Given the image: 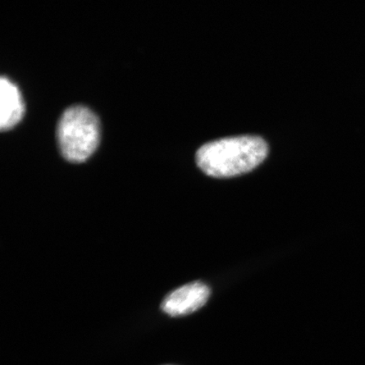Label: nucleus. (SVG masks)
<instances>
[{
	"label": "nucleus",
	"mask_w": 365,
	"mask_h": 365,
	"mask_svg": "<svg viewBox=\"0 0 365 365\" xmlns=\"http://www.w3.org/2000/svg\"><path fill=\"white\" fill-rule=\"evenodd\" d=\"M268 154L262 137H228L202 145L196 153V163L205 175L231 178L252 171Z\"/></svg>",
	"instance_id": "nucleus-1"
},
{
	"label": "nucleus",
	"mask_w": 365,
	"mask_h": 365,
	"mask_svg": "<svg viewBox=\"0 0 365 365\" xmlns=\"http://www.w3.org/2000/svg\"><path fill=\"white\" fill-rule=\"evenodd\" d=\"M25 106L16 85L2 76L0 80V128L2 130L11 129L24 115Z\"/></svg>",
	"instance_id": "nucleus-4"
},
{
	"label": "nucleus",
	"mask_w": 365,
	"mask_h": 365,
	"mask_svg": "<svg viewBox=\"0 0 365 365\" xmlns=\"http://www.w3.org/2000/svg\"><path fill=\"white\" fill-rule=\"evenodd\" d=\"M210 294L211 291L207 285L195 282L172 292L164 299L161 307L168 316H186L204 307Z\"/></svg>",
	"instance_id": "nucleus-3"
},
{
	"label": "nucleus",
	"mask_w": 365,
	"mask_h": 365,
	"mask_svg": "<svg viewBox=\"0 0 365 365\" xmlns=\"http://www.w3.org/2000/svg\"><path fill=\"white\" fill-rule=\"evenodd\" d=\"M101 127L96 114L82 105L68 108L57 126V140L62 156L71 163L88 160L97 150Z\"/></svg>",
	"instance_id": "nucleus-2"
}]
</instances>
